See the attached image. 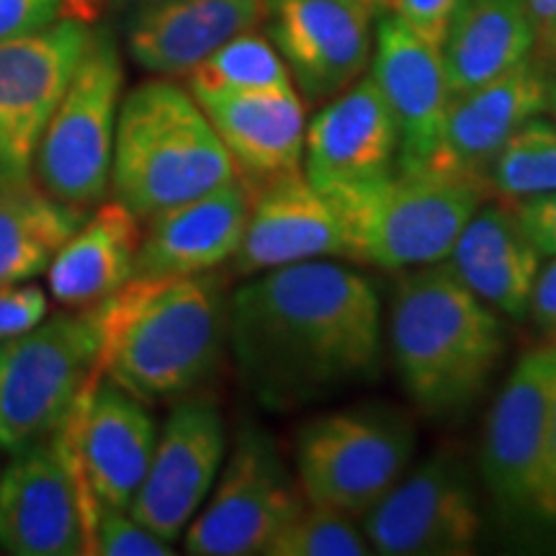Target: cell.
Here are the masks:
<instances>
[{
	"label": "cell",
	"mask_w": 556,
	"mask_h": 556,
	"mask_svg": "<svg viewBox=\"0 0 556 556\" xmlns=\"http://www.w3.org/2000/svg\"><path fill=\"white\" fill-rule=\"evenodd\" d=\"M227 343L263 405H309L379 374L377 291L328 258L263 270L227 302Z\"/></svg>",
	"instance_id": "6da1fadb"
},
{
	"label": "cell",
	"mask_w": 556,
	"mask_h": 556,
	"mask_svg": "<svg viewBox=\"0 0 556 556\" xmlns=\"http://www.w3.org/2000/svg\"><path fill=\"white\" fill-rule=\"evenodd\" d=\"M90 315L103 377L142 402L186 397L225 356L227 299L208 274L129 278Z\"/></svg>",
	"instance_id": "7a4b0ae2"
},
{
	"label": "cell",
	"mask_w": 556,
	"mask_h": 556,
	"mask_svg": "<svg viewBox=\"0 0 556 556\" xmlns=\"http://www.w3.org/2000/svg\"><path fill=\"white\" fill-rule=\"evenodd\" d=\"M389 345L407 397L438 420L471 407L505 351L495 309L471 294L446 261L402 278Z\"/></svg>",
	"instance_id": "3957f363"
},
{
	"label": "cell",
	"mask_w": 556,
	"mask_h": 556,
	"mask_svg": "<svg viewBox=\"0 0 556 556\" xmlns=\"http://www.w3.org/2000/svg\"><path fill=\"white\" fill-rule=\"evenodd\" d=\"M238 176L191 90L157 78L124 96L109 189L139 222Z\"/></svg>",
	"instance_id": "277c9868"
},
{
	"label": "cell",
	"mask_w": 556,
	"mask_h": 556,
	"mask_svg": "<svg viewBox=\"0 0 556 556\" xmlns=\"http://www.w3.org/2000/svg\"><path fill=\"white\" fill-rule=\"evenodd\" d=\"M486 197L484 178L422 165L328 199L338 208L351 258L407 270L446 261Z\"/></svg>",
	"instance_id": "5b68a950"
},
{
	"label": "cell",
	"mask_w": 556,
	"mask_h": 556,
	"mask_svg": "<svg viewBox=\"0 0 556 556\" xmlns=\"http://www.w3.org/2000/svg\"><path fill=\"white\" fill-rule=\"evenodd\" d=\"M90 309L39 319L0 340V448L16 454L54 435L101 374Z\"/></svg>",
	"instance_id": "8992f818"
},
{
	"label": "cell",
	"mask_w": 556,
	"mask_h": 556,
	"mask_svg": "<svg viewBox=\"0 0 556 556\" xmlns=\"http://www.w3.org/2000/svg\"><path fill=\"white\" fill-rule=\"evenodd\" d=\"M122 88L114 34L93 29L34 157V180L50 197L86 212L106 199Z\"/></svg>",
	"instance_id": "52a82bcc"
},
{
	"label": "cell",
	"mask_w": 556,
	"mask_h": 556,
	"mask_svg": "<svg viewBox=\"0 0 556 556\" xmlns=\"http://www.w3.org/2000/svg\"><path fill=\"white\" fill-rule=\"evenodd\" d=\"M413 454L415 428L400 409H336L299 430L296 482L309 503L361 518L405 475Z\"/></svg>",
	"instance_id": "ba28073f"
},
{
	"label": "cell",
	"mask_w": 556,
	"mask_h": 556,
	"mask_svg": "<svg viewBox=\"0 0 556 556\" xmlns=\"http://www.w3.org/2000/svg\"><path fill=\"white\" fill-rule=\"evenodd\" d=\"M556 379V345L528 351L513 366L486 415L479 469L492 505L507 526L552 523L546 484V433Z\"/></svg>",
	"instance_id": "9c48e42d"
},
{
	"label": "cell",
	"mask_w": 556,
	"mask_h": 556,
	"mask_svg": "<svg viewBox=\"0 0 556 556\" xmlns=\"http://www.w3.org/2000/svg\"><path fill=\"white\" fill-rule=\"evenodd\" d=\"M208 495L186 531L184 546L193 556H266L270 541L307 503L258 430H242Z\"/></svg>",
	"instance_id": "30bf717a"
},
{
	"label": "cell",
	"mask_w": 556,
	"mask_h": 556,
	"mask_svg": "<svg viewBox=\"0 0 556 556\" xmlns=\"http://www.w3.org/2000/svg\"><path fill=\"white\" fill-rule=\"evenodd\" d=\"M364 536L384 556H462L482 531L475 479L462 456L435 451L364 513Z\"/></svg>",
	"instance_id": "8fae6325"
},
{
	"label": "cell",
	"mask_w": 556,
	"mask_h": 556,
	"mask_svg": "<svg viewBox=\"0 0 556 556\" xmlns=\"http://www.w3.org/2000/svg\"><path fill=\"white\" fill-rule=\"evenodd\" d=\"M90 24L62 16L26 37L0 41V186L34 180V157L52 111L86 52Z\"/></svg>",
	"instance_id": "7c38bea8"
},
{
	"label": "cell",
	"mask_w": 556,
	"mask_h": 556,
	"mask_svg": "<svg viewBox=\"0 0 556 556\" xmlns=\"http://www.w3.org/2000/svg\"><path fill=\"white\" fill-rule=\"evenodd\" d=\"M54 438L88 505L129 510L157 441L155 420L142 400L101 371Z\"/></svg>",
	"instance_id": "4fadbf2b"
},
{
	"label": "cell",
	"mask_w": 556,
	"mask_h": 556,
	"mask_svg": "<svg viewBox=\"0 0 556 556\" xmlns=\"http://www.w3.org/2000/svg\"><path fill=\"white\" fill-rule=\"evenodd\" d=\"M0 546L16 556L93 548V516L54 435L16 451L0 471Z\"/></svg>",
	"instance_id": "5bb4252c"
},
{
	"label": "cell",
	"mask_w": 556,
	"mask_h": 556,
	"mask_svg": "<svg viewBox=\"0 0 556 556\" xmlns=\"http://www.w3.org/2000/svg\"><path fill=\"white\" fill-rule=\"evenodd\" d=\"M225 454L227 433L219 407L199 397L180 400L157 435L129 516L157 539L178 541L206 503Z\"/></svg>",
	"instance_id": "9a60e30c"
},
{
	"label": "cell",
	"mask_w": 556,
	"mask_h": 556,
	"mask_svg": "<svg viewBox=\"0 0 556 556\" xmlns=\"http://www.w3.org/2000/svg\"><path fill=\"white\" fill-rule=\"evenodd\" d=\"M263 24L309 106L343 93L371 62V13L348 0H263Z\"/></svg>",
	"instance_id": "2e32d148"
},
{
	"label": "cell",
	"mask_w": 556,
	"mask_h": 556,
	"mask_svg": "<svg viewBox=\"0 0 556 556\" xmlns=\"http://www.w3.org/2000/svg\"><path fill=\"white\" fill-rule=\"evenodd\" d=\"M397 127L371 75L323 103L304 131V176L325 197L366 189L397 170Z\"/></svg>",
	"instance_id": "e0dca14e"
},
{
	"label": "cell",
	"mask_w": 556,
	"mask_h": 556,
	"mask_svg": "<svg viewBox=\"0 0 556 556\" xmlns=\"http://www.w3.org/2000/svg\"><path fill=\"white\" fill-rule=\"evenodd\" d=\"M315 258H351L336 204L302 168L253 186L248 227L232 258L235 274L255 276Z\"/></svg>",
	"instance_id": "ac0fdd59"
},
{
	"label": "cell",
	"mask_w": 556,
	"mask_h": 556,
	"mask_svg": "<svg viewBox=\"0 0 556 556\" xmlns=\"http://www.w3.org/2000/svg\"><path fill=\"white\" fill-rule=\"evenodd\" d=\"M371 78L397 127V170L422 168L441 144L451 101L441 50L409 31L392 13H381Z\"/></svg>",
	"instance_id": "d6986e66"
},
{
	"label": "cell",
	"mask_w": 556,
	"mask_h": 556,
	"mask_svg": "<svg viewBox=\"0 0 556 556\" xmlns=\"http://www.w3.org/2000/svg\"><path fill=\"white\" fill-rule=\"evenodd\" d=\"M253 186L238 176L201 197L152 214L131 278L201 276L232 261L245 235Z\"/></svg>",
	"instance_id": "ffe728a7"
},
{
	"label": "cell",
	"mask_w": 556,
	"mask_h": 556,
	"mask_svg": "<svg viewBox=\"0 0 556 556\" xmlns=\"http://www.w3.org/2000/svg\"><path fill=\"white\" fill-rule=\"evenodd\" d=\"M263 24V0H129L127 50L155 75H189L225 41Z\"/></svg>",
	"instance_id": "44dd1931"
},
{
	"label": "cell",
	"mask_w": 556,
	"mask_h": 556,
	"mask_svg": "<svg viewBox=\"0 0 556 556\" xmlns=\"http://www.w3.org/2000/svg\"><path fill=\"white\" fill-rule=\"evenodd\" d=\"M250 186L302 168L307 103L291 90H191Z\"/></svg>",
	"instance_id": "7402d4cb"
},
{
	"label": "cell",
	"mask_w": 556,
	"mask_h": 556,
	"mask_svg": "<svg viewBox=\"0 0 556 556\" xmlns=\"http://www.w3.org/2000/svg\"><path fill=\"white\" fill-rule=\"evenodd\" d=\"M546 73L526 60L484 86L451 96L441 144L428 165L484 178L520 124L544 114Z\"/></svg>",
	"instance_id": "603a6c76"
},
{
	"label": "cell",
	"mask_w": 556,
	"mask_h": 556,
	"mask_svg": "<svg viewBox=\"0 0 556 556\" xmlns=\"http://www.w3.org/2000/svg\"><path fill=\"white\" fill-rule=\"evenodd\" d=\"M448 268L486 307L526 317L541 255L520 229L507 201L482 204L448 253Z\"/></svg>",
	"instance_id": "cb8c5ba5"
},
{
	"label": "cell",
	"mask_w": 556,
	"mask_h": 556,
	"mask_svg": "<svg viewBox=\"0 0 556 556\" xmlns=\"http://www.w3.org/2000/svg\"><path fill=\"white\" fill-rule=\"evenodd\" d=\"M139 219L119 201H101L54 255L47 278L62 307L90 309L119 291L135 270Z\"/></svg>",
	"instance_id": "d4e9b609"
},
{
	"label": "cell",
	"mask_w": 556,
	"mask_h": 556,
	"mask_svg": "<svg viewBox=\"0 0 556 556\" xmlns=\"http://www.w3.org/2000/svg\"><path fill=\"white\" fill-rule=\"evenodd\" d=\"M531 58L523 0H462L441 45L451 96L484 86Z\"/></svg>",
	"instance_id": "484cf974"
},
{
	"label": "cell",
	"mask_w": 556,
	"mask_h": 556,
	"mask_svg": "<svg viewBox=\"0 0 556 556\" xmlns=\"http://www.w3.org/2000/svg\"><path fill=\"white\" fill-rule=\"evenodd\" d=\"M86 217V208L50 197L37 180L0 186V289L21 287L50 268Z\"/></svg>",
	"instance_id": "4316f807"
},
{
	"label": "cell",
	"mask_w": 556,
	"mask_h": 556,
	"mask_svg": "<svg viewBox=\"0 0 556 556\" xmlns=\"http://www.w3.org/2000/svg\"><path fill=\"white\" fill-rule=\"evenodd\" d=\"M490 197L505 201L556 191V122L531 116L520 124L484 173Z\"/></svg>",
	"instance_id": "83f0119b"
},
{
	"label": "cell",
	"mask_w": 556,
	"mask_h": 556,
	"mask_svg": "<svg viewBox=\"0 0 556 556\" xmlns=\"http://www.w3.org/2000/svg\"><path fill=\"white\" fill-rule=\"evenodd\" d=\"M287 62L266 34L232 37L189 73V90H291Z\"/></svg>",
	"instance_id": "f1b7e54d"
},
{
	"label": "cell",
	"mask_w": 556,
	"mask_h": 556,
	"mask_svg": "<svg viewBox=\"0 0 556 556\" xmlns=\"http://www.w3.org/2000/svg\"><path fill=\"white\" fill-rule=\"evenodd\" d=\"M371 546L356 518L332 507L304 503L302 510L270 541L266 556H364Z\"/></svg>",
	"instance_id": "f546056e"
},
{
	"label": "cell",
	"mask_w": 556,
	"mask_h": 556,
	"mask_svg": "<svg viewBox=\"0 0 556 556\" xmlns=\"http://www.w3.org/2000/svg\"><path fill=\"white\" fill-rule=\"evenodd\" d=\"M101 556H168V541L157 539L129 510L101 505L93 523V552Z\"/></svg>",
	"instance_id": "4dcf8cb0"
},
{
	"label": "cell",
	"mask_w": 556,
	"mask_h": 556,
	"mask_svg": "<svg viewBox=\"0 0 556 556\" xmlns=\"http://www.w3.org/2000/svg\"><path fill=\"white\" fill-rule=\"evenodd\" d=\"M458 5L462 0H381L379 13H392L409 31L441 50Z\"/></svg>",
	"instance_id": "1f68e13d"
},
{
	"label": "cell",
	"mask_w": 556,
	"mask_h": 556,
	"mask_svg": "<svg viewBox=\"0 0 556 556\" xmlns=\"http://www.w3.org/2000/svg\"><path fill=\"white\" fill-rule=\"evenodd\" d=\"M507 204L541 258H556V191L507 201Z\"/></svg>",
	"instance_id": "d6a6232c"
},
{
	"label": "cell",
	"mask_w": 556,
	"mask_h": 556,
	"mask_svg": "<svg viewBox=\"0 0 556 556\" xmlns=\"http://www.w3.org/2000/svg\"><path fill=\"white\" fill-rule=\"evenodd\" d=\"M65 16V0H0V41L37 34Z\"/></svg>",
	"instance_id": "836d02e7"
},
{
	"label": "cell",
	"mask_w": 556,
	"mask_h": 556,
	"mask_svg": "<svg viewBox=\"0 0 556 556\" xmlns=\"http://www.w3.org/2000/svg\"><path fill=\"white\" fill-rule=\"evenodd\" d=\"M47 315V296L39 287L0 289V340L34 328Z\"/></svg>",
	"instance_id": "e575fe53"
},
{
	"label": "cell",
	"mask_w": 556,
	"mask_h": 556,
	"mask_svg": "<svg viewBox=\"0 0 556 556\" xmlns=\"http://www.w3.org/2000/svg\"><path fill=\"white\" fill-rule=\"evenodd\" d=\"M533 34V62L556 65V0H523Z\"/></svg>",
	"instance_id": "d590c367"
},
{
	"label": "cell",
	"mask_w": 556,
	"mask_h": 556,
	"mask_svg": "<svg viewBox=\"0 0 556 556\" xmlns=\"http://www.w3.org/2000/svg\"><path fill=\"white\" fill-rule=\"evenodd\" d=\"M528 312H531L541 328L556 330V258H552L546 268L539 270Z\"/></svg>",
	"instance_id": "8d00e7d4"
},
{
	"label": "cell",
	"mask_w": 556,
	"mask_h": 556,
	"mask_svg": "<svg viewBox=\"0 0 556 556\" xmlns=\"http://www.w3.org/2000/svg\"><path fill=\"white\" fill-rule=\"evenodd\" d=\"M546 484H548V507H552V523H556V379L552 389V407H548Z\"/></svg>",
	"instance_id": "74e56055"
},
{
	"label": "cell",
	"mask_w": 556,
	"mask_h": 556,
	"mask_svg": "<svg viewBox=\"0 0 556 556\" xmlns=\"http://www.w3.org/2000/svg\"><path fill=\"white\" fill-rule=\"evenodd\" d=\"M103 3L106 0H65V16H75L90 24V21L99 16Z\"/></svg>",
	"instance_id": "f35d334b"
},
{
	"label": "cell",
	"mask_w": 556,
	"mask_h": 556,
	"mask_svg": "<svg viewBox=\"0 0 556 556\" xmlns=\"http://www.w3.org/2000/svg\"><path fill=\"white\" fill-rule=\"evenodd\" d=\"M544 114H548V119H554V122H556V75H554V78H546Z\"/></svg>",
	"instance_id": "ab89813d"
},
{
	"label": "cell",
	"mask_w": 556,
	"mask_h": 556,
	"mask_svg": "<svg viewBox=\"0 0 556 556\" xmlns=\"http://www.w3.org/2000/svg\"><path fill=\"white\" fill-rule=\"evenodd\" d=\"M348 3H356L361 9H366L374 16V11H381V0H348Z\"/></svg>",
	"instance_id": "60d3db41"
}]
</instances>
